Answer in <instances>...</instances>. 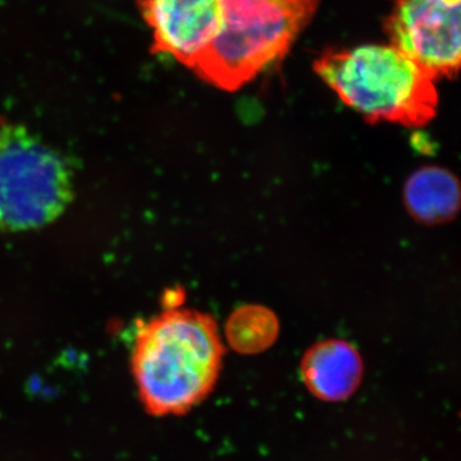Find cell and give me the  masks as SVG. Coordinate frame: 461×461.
<instances>
[{
	"instance_id": "6da1fadb",
	"label": "cell",
	"mask_w": 461,
	"mask_h": 461,
	"mask_svg": "<svg viewBox=\"0 0 461 461\" xmlns=\"http://www.w3.org/2000/svg\"><path fill=\"white\" fill-rule=\"evenodd\" d=\"M224 348L211 315L172 306L136 332L131 369L145 411L182 415L213 391Z\"/></svg>"
},
{
	"instance_id": "7a4b0ae2",
	"label": "cell",
	"mask_w": 461,
	"mask_h": 461,
	"mask_svg": "<svg viewBox=\"0 0 461 461\" xmlns=\"http://www.w3.org/2000/svg\"><path fill=\"white\" fill-rule=\"evenodd\" d=\"M314 69L368 122L421 127L436 115L435 81L391 45L330 51L315 62Z\"/></svg>"
},
{
	"instance_id": "3957f363",
	"label": "cell",
	"mask_w": 461,
	"mask_h": 461,
	"mask_svg": "<svg viewBox=\"0 0 461 461\" xmlns=\"http://www.w3.org/2000/svg\"><path fill=\"white\" fill-rule=\"evenodd\" d=\"M222 26L194 66L214 86L240 89L290 50L320 0H220Z\"/></svg>"
},
{
	"instance_id": "277c9868",
	"label": "cell",
	"mask_w": 461,
	"mask_h": 461,
	"mask_svg": "<svg viewBox=\"0 0 461 461\" xmlns=\"http://www.w3.org/2000/svg\"><path fill=\"white\" fill-rule=\"evenodd\" d=\"M75 196L71 163L25 126L0 124V230L42 229L65 214Z\"/></svg>"
},
{
	"instance_id": "5b68a950",
	"label": "cell",
	"mask_w": 461,
	"mask_h": 461,
	"mask_svg": "<svg viewBox=\"0 0 461 461\" xmlns=\"http://www.w3.org/2000/svg\"><path fill=\"white\" fill-rule=\"evenodd\" d=\"M391 47L433 81L460 68V0H396L386 23Z\"/></svg>"
},
{
	"instance_id": "8992f818",
	"label": "cell",
	"mask_w": 461,
	"mask_h": 461,
	"mask_svg": "<svg viewBox=\"0 0 461 461\" xmlns=\"http://www.w3.org/2000/svg\"><path fill=\"white\" fill-rule=\"evenodd\" d=\"M154 50L194 68L222 26L220 0H138Z\"/></svg>"
},
{
	"instance_id": "52a82bcc",
	"label": "cell",
	"mask_w": 461,
	"mask_h": 461,
	"mask_svg": "<svg viewBox=\"0 0 461 461\" xmlns=\"http://www.w3.org/2000/svg\"><path fill=\"white\" fill-rule=\"evenodd\" d=\"M363 360L344 339H324L312 346L302 362L306 388L323 402H344L359 387Z\"/></svg>"
},
{
	"instance_id": "ba28073f",
	"label": "cell",
	"mask_w": 461,
	"mask_h": 461,
	"mask_svg": "<svg viewBox=\"0 0 461 461\" xmlns=\"http://www.w3.org/2000/svg\"><path fill=\"white\" fill-rule=\"evenodd\" d=\"M403 198L409 213L418 222H448L459 211V181L441 167H423L406 181Z\"/></svg>"
},
{
	"instance_id": "9c48e42d",
	"label": "cell",
	"mask_w": 461,
	"mask_h": 461,
	"mask_svg": "<svg viewBox=\"0 0 461 461\" xmlns=\"http://www.w3.org/2000/svg\"><path fill=\"white\" fill-rule=\"evenodd\" d=\"M278 335V321L262 306H244L230 315L227 339L240 353H259L273 344Z\"/></svg>"
}]
</instances>
